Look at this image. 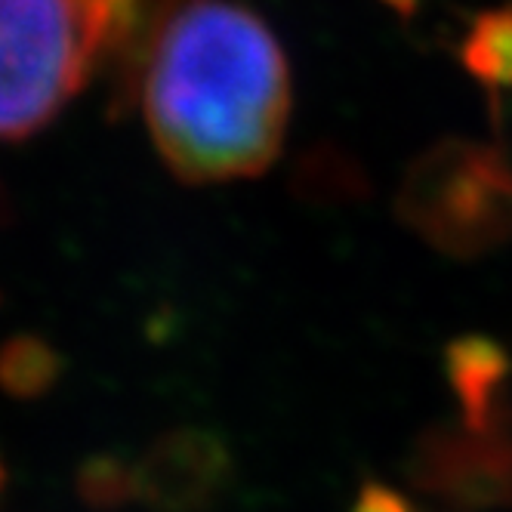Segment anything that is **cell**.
I'll return each instance as SVG.
<instances>
[{
	"instance_id": "6da1fadb",
	"label": "cell",
	"mask_w": 512,
	"mask_h": 512,
	"mask_svg": "<svg viewBox=\"0 0 512 512\" xmlns=\"http://www.w3.org/2000/svg\"><path fill=\"white\" fill-rule=\"evenodd\" d=\"M290 112L287 59L266 22L232 0H173L142 65V115L186 182L263 173Z\"/></svg>"
},
{
	"instance_id": "7a4b0ae2",
	"label": "cell",
	"mask_w": 512,
	"mask_h": 512,
	"mask_svg": "<svg viewBox=\"0 0 512 512\" xmlns=\"http://www.w3.org/2000/svg\"><path fill=\"white\" fill-rule=\"evenodd\" d=\"M145 0H0V142L44 130L102 59L130 44Z\"/></svg>"
},
{
	"instance_id": "3957f363",
	"label": "cell",
	"mask_w": 512,
	"mask_h": 512,
	"mask_svg": "<svg viewBox=\"0 0 512 512\" xmlns=\"http://www.w3.org/2000/svg\"><path fill=\"white\" fill-rule=\"evenodd\" d=\"M398 216L448 256L491 253L512 241V161L485 142H438L408 167Z\"/></svg>"
},
{
	"instance_id": "277c9868",
	"label": "cell",
	"mask_w": 512,
	"mask_h": 512,
	"mask_svg": "<svg viewBox=\"0 0 512 512\" xmlns=\"http://www.w3.org/2000/svg\"><path fill=\"white\" fill-rule=\"evenodd\" d=\"M445 371L466 426L475 432L500 429L509 380V358L503 346L488 337H460L445 352Z\"/></svg>"
},
{
	"instance_id": "5b68a950",
	"label": "cell",
	"mask_w": 512,
	"mask_h": 512,
	"mask_svg": "<svg viewBox=\"0 0 512 512\" xmlns=\"http://www.w3.org/2000/svg\"><path fill=\"white\" fill-rule=\"evenodd\" d=\"M460 62L491 93L512 90V7L488 10L469 25Z\"/></svg>"
},
{
	"instance_id": "8992f818",
	"label": "cell",
	"mask_w": 512,
	"mask_h": 512,
	"mask_svg": "<svg viewBox=\"0 0 512 512\" xmlns=\"http://www.w3.org/2000/svg\"><path fill=\"white\" fill-rule=\"evenodd\" d=\"M56 371H59V361L53 349L41 340L19 337L0 349V383L10 392H19V395L41 392L44 386H50Z\"/></svg>"
},
{
	"instance_id": "52a82bcc",
	"label": "cell",
	"mask_w": 512,
	"mask_h": 512,
	"mask_svg": "<svg viewBox=\"0 0 512 512\" xmlns=\"http://www.w3.org/2000/svg\"><path fill=\"white\" fill-rule=\"evenodd\" d=\"M355 512H411V509H408V500H401L398 494L386 488H364Z\"/></svg>"
},
{
	"instance_id": "ba28073f",
	"label": "cell",
	"mask_w": 512,
	"mask_h": 512,
	"mask_svg": "<svg viewBox=\"0 0 512 512\" xmlns=\"http://www.w3.org/2000/svg\"><path fill=\"white\" fill-rule=\"evenodd\" d=\"M383 4H386L389 10H395L398 16H414V10H417L420 0H383Z\"/></svg>"
},
{
	"instance_id": "9c48e42d",
	"label": "cell",
	"mask_w": 512,
	"mask_h": 512,
	"mask_svg": "<svg viewBox=\"0 0 512 512\" xmlns=\"http://www.w3.org/2000/svg\"><path fill=\"white\" fill-rule=\"evenodd\" d=\"M0 485H4V475H0Z\"/></svg>"
},
{
	"instance_id": "30bf717a",
	"label": "cell",
	"mask_w": 512,
	"mask_h": 512,
	"mask_svg": "<svg viewBox=\"0 0 512 512\" xmlns=\"http://www.w3.org/2000/svg\"><path fill=\"white\" fill-rule=\"evenodd\" d=\"M0 204H4V198H0Z\"/></svg>"
}]
</instances>
